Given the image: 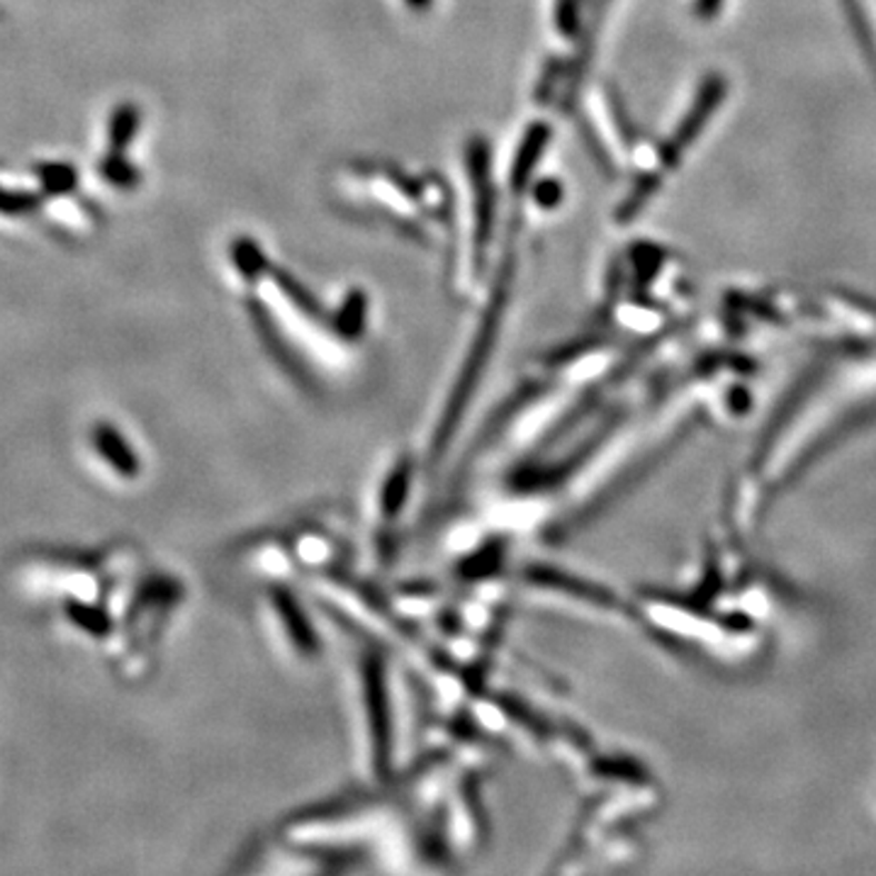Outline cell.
<instances>
[{
	"label": "cell",
	"mask_w": 876,
	"mask_h": 876,
	"mask_svg": "<svg viewBox=\"0 0 876 876\" xmlns=\"http://www.w3.org/2000/svg\"><path fill=\"white\" fill-rule=\"evenodd\" d=\"M139 130V110L135 106H120L110 120V147L112 151H125L130 147L135 132Z\"/></svg>",
	"instance_id": "cell-1"
},
{
	"label": "cell",
	"mask_w": 876,
	"mask_h": 876,
	"mask_svg": "<svg viewBox=\"0 0 876 876\" xmlns=\"http://www.w3.org/2000/svg\"><path fill=\"white\" fill-rule=\"evenodd\" d=\"M40 178L47 192H69L76 186V171L67 163H44L40 166Z\"/></svg>",
	"instance_id": "cell-2"
},
{
	"label": "cell",
	"mask_w": 876,
	"mask_h": 876,
	"mask_svg": "<svg viewBox=\"0 0 876 876\" xmlns=\"http://www.w3.org/2000/svg\"><path fill=\"white\" fill-rule=\"evenodd\" d=\"M102 176H106L112 186H120V188L132 186L137 180V173H135L132 166H127L120 157H115V153L106 163H102Z\"/></svg>",
	"instance_id": "cell-3"
},
{
	"label": "cell",
	"mask_w": 876,
	"mask_h": 876,
	"mask_svg": "<svg viewBox=\"0 0 876 876\" xmlns=\"http://www.w3.org/2000/svg\"><path fill=\"white\" fill-rule=\"evenodd\" d=\"M34 208H37V198L28 196V192H8L0 188V212L24 215L32 212Z\"/></svg>",
	"instance_id": "cell-4"
},
{
	"label": "cell",
	"mask_w": 876,
	"mask_h": 876,
	"mask_svg": "<svg viewBox=\"0 0 876 876\" xmlns=\"http://www.w3.org/2000/svg\"><path fill=\"white\" fill-rule=\"evenodd\" d=\"M0 16H3V12H0Z\"/></svg>",
	"instance_id": "cell-5"
}]
</instances>
